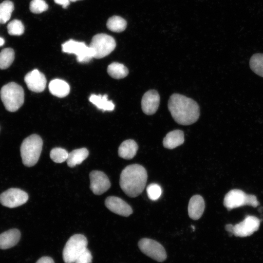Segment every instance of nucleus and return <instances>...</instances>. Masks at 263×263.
<instances>
[{"label":"nucleus","instance_id":"nucleus-10","mask_svg":"<svg viewBox=\"0 0 263 263\" xmlns=\"http://www.w3.org/2000/svg\"><path fill=\"white\" fill-rule=\"evenodd\" d=\"M28 199V194L17 188H10L0 194V203L9 208L20 206L25 204Z\"/></svg>","mask_w":263,"mask_h":263},{"label":"nucleus","instance_id":"nucleus-12","mask_svg":"<svg viewBox=\"0 0 263 263\" xmlns=\"http://www.w3.org/2000/svg\"><path fill=\"white\" fill-rule=\"evenodd\" d=\"M90 188L96 195H101L111 187L107 176L102 171L93 170L90 173Z\"/></svg>","mask_w":263,"mask_h":263},{"label":"nucleus","instance_id":"nucleus-5","mask_svg":"<svg viewBox=\"0 0 263 263\" xmlns=\"http://www.w3.org/2000/svg\"><path fill=\"white\" fill-rule=\"evenodd\" d=\"M88 241L84 235L75 234L67 242L63 250V259L65 263H75L78 256L87 248Z\"/></svg>","mask_w":263,"mask_h":263},{"label":"nucleus","instance_id":"nucleus-17","mask_svg":"<svg viewBox=\"0 0 263 263\" xmlns=\"http://www.w3.org/2000/svg\"><path fill=\"white\" fill-rule=\"evenodd\" d=\"M20 238V231L11 229L0 234V249H6L14 246Z\"/></svg>","mask_w":263,"mask_h":263},{"label":"nucleus","instance_id":"nucleus-2","mask_svg":"<svg viewBox=\"0 0 263 263\" xmlns=\"http://www.w3.org/2000/svg\"><path fill=\"white\" fill-rule=\"evenodd\" d=\"M145 169L138 164L127 166L121 172L120 186L124 193L130 197H136L144 190L147 180Z\"/></svg>","mask_w":263,"mask_h":263},{"label":"nucleus","instance_id":"nucleus-35","mask_svg":"<svg viewBox=\"0 0 263 263\" xmlns=\"http://www.w3.org/2000/svg\"><path fill=\"white\" fill-rule=\"evenodd\" d=\"M234 225L231 224L226 225L225 228L227 231L231 234H233Z\"/></svg>","mask_w":263,"mask_h":263},{"label":"nucleus","instance_id":"nucleus-18","mask_svg":"<svg viewBox=\"0 0 263 263\" xmlns=\"http://www.w3.org/2000/svg\"><path fill=\"white\" fill-rule=\"evenodd\" d=\"M184 142V134L182 131L175 130L168 132L164 138L163 144L165 148L173 149L181 145Z\"/></svg>","mask_w":263,"mask_h":263},{"label":"nucleus","instance_id":"nucleus-3","mask_svg":"<svg viewBox=\"0 0 263 263\" xmlns=\"http://www.w3.org/2000/svg\"><path fill=\"white\" fill-rule=\"evenodd\" d=\"M0 96L5 109L11 112L18 110L24 103V90L21 86L14 82L3 86Z\"/></svg>","mask_w":263,"mask_h":263},{"label":"nucleus","instance_id":"nucleus-37","mask_svg":"<svg viewBox=\"0 0 263 263\" xmlns=\"http://www.w3.org/2000/svg\"><path fill=\"white\" fill-rule=\"evenodd\" d=\"M70 1H72V2H75V1H76L77 0H69Z\"/></svg>","mask_w":263,"mask_h":263},{"label":"nucleus","instance_id":"nucleus-27","mask_svg":"<svg viewBox=\"0 0 263 263\" xmlns=\"http://www.w3.org/2000/svg\"><path fill=\"white\" fill-rule=\"evenodd\" d=\"M249 66L253 72L263 77V54H254L250 59Z\"/></svg>","mask_w":263,"mask_h":263},{"label":"nucleus","instance_id":"nucleus-15","mask_svg":"<svg viewBox=\"0 0 263 263\" xmlns=\"http://www.w3.org/2000/svg\"><path fill=\"white\" fill-rule=\"evenodd\" d=\"M160 103V96L154 90L146 92L141 100L143 112L147 115H151L157 111Z\"/></svg>","mask_w":263,"mask_h":263},{"label":"nucleus","instance_id":"nucleus-16","mask_svg":"<svg viewBox=\"0 0 263 263\" xmlns=\"http://www.w3.org/2000/svg\"><path fill=\"white\" fill-rule=\"evenodd\" d=\"M203 198L199 195H195L190 199L188 205V213L189 217L197 220L201 217L205 207Z\"/></svg>","mask_w":263,"mask_h":263},{"label":"nucleus","instance_id":"nucleus-8","mask_svg":"<svg viewBox=\"0 0 263 263\" xmlns=\"http://www.w3.org/2000/svg\"><path fill=\"white\" fill-rule=\"evenodd\" d=\"M62 50L64 53L73 54L80 63H87L94 56L93 50L84 42L70 39L62 44Z\"/></svg>","mask_w":263,"mask_h":263},{"label":"nucleus","instance_id":"nucleus-7","mask_svg":"<svg viewBox=\"0 0 263 263\" xmlns=\"http://www.w3.org/2000/svg\"><path fill=\"white\" fill-rule=\"evenodd\" d=\"M89 46L94 52V58H101L109 55L115 48L116 42L111 36L103 33L94 35Z\"/></svg>","mask_w":263,"mask_h":263},{"label":"nucleus","instance_id":"nucleus-21","mask_svg":"<svg viewBox=\"0 0 263 263\" xmlns=\"http://www.w3.org/2000/svg\"><path fill=\"white\" fill-rule=\"evenodd\" d=\"M90 101L98 109L103 111H112L114 109L113 103L108 99V95L92 94L89 97Z\"/></svg>","mask_w":263,"mask_h":263},{"label":"nucleus","instance_id":"nucleus-25","mask_svg":"<svg viewBox=\"0 0 263 263\" xmlns=\"http://www.w3.org/2000/svg\"><path fill=\"white\" fill-rule=\"evenodd\" d=\"M15 53L12 48L2 49L0 52V69L8 68L13 63Z\"/></svg>","mask_w":263,"mask_h":263},{"label":"nucleus","instance_id":"nucleus-22","mask_svg":"<svg viewBox=\"0 0 263 263\" xmlns=\"http://www.w3.org/2000/svg\"><path fill=\"white\" fill-rule=\"evenodd\" d=\"M89 151L85 148L75 149L69 153L66 160L67 165L71 168L80 164L88 156Z\"/></svg>","mask_w":263,"mask_h":263},{"label":"nucleus","instance_id":"nucleus-28","mask_svg":"<svg viewBox=\"0 0 263 263\" xmlns=\"http://www.w3.org/2000/svg\"><path fill=\"white\" fill-rule=\"evenodd\" d=\"M68 155V151L61 148H55L51 150L50 153L51 159L57 163H61L66 161Z\"/></svg>","mask_w":263,"mask_h":263},{"label":"nucleus","instance_id":"nucleus-24","mask_svg":"<svg viewBox=\"0 0 263 263\" xmlns=\"http://www.w3.org/2000/svg\"><path fill=\"white\" fill-rule=\"evenodd\" d=\"M106 25L110 30L114 32L120 33L125 30L127 22L121 17L113 16L108 19Z\"/></svg>","mask_w":263,"mask_h":263},{"label":"nucleus","instance_id":"nucleus-6","mask_svg":"<svg viewBox=\"0 0 263 263\" xmlns=\"http://www.w3.org/2000/svg\"><path fill=\"white\" fill-rule=\"evenodd\" d=\"M259 205L256 197L246 194L240 189H234L226 194L224 199V205L228 210L244 205L256 207Z\"/></svg>","mask_w":263,"mask_h":263},{"label":"nucleus","instance_id":"nucleus-14","mask_svg":"<svg viewBox=\"0 0 263 263\" xmlns=\"http://www.w3.org/2000/svg\"><path fill=\"white\" fill-rule=\"evenodd\" d=\"M105 205L111 211L122 216L128 217L132 213L131 206L125 201L116 196L107 197Z\"/></svg>","mask_w":263,"mask_h":263},{"label":"nucleus","instance_id":"nucleus-26","mask_svg":"<svg viewBox=\"0 0 263 263\" xmlns=\"http://www.w3.org/2000/svg\"><path fill=\"white\" fill-rule=\"evenodd\" d=\"M14 9V3L10 0H6L0 3V23L4 24L10 19Z\"/></svg>","mask_w":263,"mask_h":263},{"label":"nucleus","instance_id":"nucleus-9","mask_svg":"<svg viewBox=\"0 0 263 263\" xmlns=\"http://www.w3.org/2000/svg\"><path fill=\"white\" fill-rule=\"evenodd\" d=\"M138 246L143 253L156 261L162 262L166 259L165 248L155 240L143 238L139 241Z\"/></svg>","mask_w":263,"mask_h":263},{"label":"nucleus","instance_id":"nucleus-32","mask_svg":"<svg viewBox=\"0 0 263 263\" xmlns=\"http://www.w3.org/2000/svg\"><path fill=\"white\" fill-rule=\"evenodd\" d=\"M92 255L91 252L86 248L77 258L75 263H91Z\"/></svg>","mask_w":263,"mask_h":263},{"label":"nucleus","instance_id":"nucleus-23","mask_svg":"<svg viewBox=\"0 0 263 263\" xmlns=\"http://www.w3.org/2000/svg\"><path fill=\"white\" fill-rule=\"evenodd\" d=\"M108 74L115 79H121L126 77L129 73L128 68L123 64L113 62L107 68Z\"/></svg>","mask_w":263,"mask_h":263},{"label":"nucleus","instance_id":"nucleus-1","mask_svg":"<svg viewBox=\"0 0 263 263\" xmlns=\"http://www.w3.org/2000/svg\"><path fill=\"white\" fill-rule=\"evenodd\" d=\"M168 108L177 123L188 125L197 121L200 116V108L196 101L178 94H172L168 102Z\"/></svg>","mask_w":263,"mask_h":263},{"label":"nucleus","instance_id":"nucleus-20","mask_svg":"<svg viewBox=\"0 0 263 263\" xmlns=\"http://www.w3.org/2000/svg\"><path fill=\"white\" fill-rule=\"evenodd\" d=\"M138 147L136 142L132 139L123 141L118 148L119 156L125 159H131L135 155Z\"/></svg>","mask_w":263,"mask_h":263},{"label":"nucleus","instance_id":"nucleus-31","mask_svg":"<svg viewBox=\"0 0 263 263\" xmlns=\"http://www.w3.org/2000/svg\"><path fill=\"white\" fill-rule=\"evenodd\" d=\"M147 192L149 199L155 201L159 199L162 194V189L159 185L152 183L147 188Z\"/></svg>","mask_w":263,"mask_h":263},{"label":"nucleus","instance_id":"nucleus-29","mask_svg":"<svg viewBox=\"0 0 263 263\" xmlns=\"http://www.w3.org/2000/svg\"><path fill=\"white\" fill-rule=\"evenodd\" d=\"M8 33L12 36H20L24 32V26L22 22L18 19L11 21L7 25Z\"/></svg>","mask_w":263,"mask_h":263},{"label":"nucleus","instance_id":"nucleus-13","mask_svg":"<svg viewBox=\"0 0 263 263\" xmlns=\"http://www.w3.org/2000/svg\"><path fill=\"white\" fill-rule=\"evenodd\" d=\"M24 81L28 88L35 93L43 91L46 85L45 75L37 69L28 73L24 77Z\"/></svg>","mask_w":263,"mask_h":263},{"label":"nucleus","instance_id":"nucleus-19","mask_svg":"<svg viewBox=\"0 0 263 263\" xmlns=\"http://www.w3.org/2000/svg\"><path fill=\"white\" fill-rule=\"evenodd\" d=\"M50 92L54 95L58 97H64L70 92V86L64 80L55 79L51 80L49 84Z\"/></svg>","mask_w":263,"mask_h":263},{"label":"nucleus","instance_id":"nucleus-34","mask_svg":"<svg viewBox=\"0 0 263 263\" xmlns=\"http://www.w3.org/2000/svg\"><path fill=\"white\" fill-rule=\"evenodd\" d=\"M57 4L61 5L63 8H66L70 4L69 0H54Z\"/></svg>","mask_w":263,"mask_h":263},{"label":"nucleus","instance_id":"nucleus-4","mask_svg":"<svg viewBox=\"0 0 263 263\" xmlns=\"http://www.w3.org/2000/svg\"><path fill=\"white\" fill-rule=\"evenodd\" d=\"M43 141L37 134H32L24 139L20 146L23 164L27 167L34 166L38 161L42 150Z\"/></svg>","mask_w":263,"mask_h":263},{"label":"nucleus","instance_id":"nucleus-33","mask_svg":"<svg viewBox=\"0 0 263 263\" xmlns=\"http://www.w3.org/2000/svg\"><path fill=\"white\" fill-rule=\"evenodd\" d=\"M36 263H55L52 258L50 257H42L37 261Z\"/></svg>","mask_w":263,"mask_h":263},{"label":"nucleus","instance_id":"nucleus-11","mask_svg":"<svg viewBox=\"0 0 263 263\" xmlns=\"http://www.w3.org/2000/svg\"><path fill=\"white\" fill-rule=\"evenodd\" d=\"M260 225L257 217L247 215L243 221L234 225L233 234L237 237L249 236L258 229Z\"/></svg>","mask_w":263,"mask_h":263},{"label":"nucleus","instance_id":"nucleus-36","mask_svg":"<svg viewBox=\"0 0 263 263\" xmlns=\"http://www.w3.org/2000/svg\"><path fill=\"white\" fill-rule=\"evenodd\" d=\"M4 39L0 37V46H2L4 44Z\"/></svg>","mask_w":263,"mask_h":263},{"label":"nucleus","instance_id":"nucleus-30","mask_svg":"<svg viewBox=\"0 0 263 263\" xmlns=\"http://www.w3.org/2000/svg\"><path fill=\"white\" fill-rule=\"evenodd\" d=\"M29 8L32 13L39 14L46 11L48 9V5L44 0H32Z\"/></svg>","mask_w":263,"mask_h":263}]
</instances>
